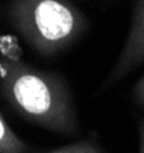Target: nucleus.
Returning a JSON list of instances; mask_svg holds the SVG:
<instances>
[{
    "mask_svg": "<svg viewBox=\"0 0 144 153\" xmlns=\"http://www.w3.org/2000/svg\"><path fill=\"white\" fill-rule=\"evenodd\" d=\"M0 93L30 121L59 132L74 130L76 114L70 86L58 73L5 56L0 59Z\"/></svg>",
    "mask_w": 144,
    "mask_h": 153,
    "instance_id": "f257e3e1",
    "label": "nucleus"
},
{
    "mask_svg": "<svg viewBox=\"0 0 144 153\" xmlns=\"http://www.w3.org/2000/svg\"><path fill=\"white\" fill-rule=\"evenodd\" d=\"M8 18L29 47L43 58L70 49L90 29L73 0H11Z\"/></svg>",
    "mask_w": 144,
    "mask_h": 153,
    "instance_id": "f03ea898",
    "label": "nucleus"
},
{
    "mask_svg": "<svg viewBox=\"0 0 144 153\" xmlns=\"http://www.w3.org/2000/svg\"><path fill=\"white\" fill-rule=\"evenodd\" d=\"M141 64H144V0H137L126 41L100 90L114 86Z\"/></svg>",
    "mask_w": 144,
    "mask_h": 153,
    "instance_id": "7ed1b4c3",
    "label": "nucleus"
},
{
    "mask_svg": "<svg viewBox=\"0 0 144 153\" xmlns=\"http://www.w3.org/2000/svg\"><path fill=\"white\" fill-rule=\"evenodd\" d=\"M24 143L18 140L0 114V153H24Z\"/></svg>",
    "mask_w": 144,
    "mask_h": 153,
    "instance_id": "20e7f679",
    "label": "nucleus"
},
{
    "mask_svg": "<svg viewBox=\"0 0 144 153\" xmlns=\"http://www.w3.org/2000/svg\"><path fill=\"white\" fill-rule=\"evenodd\" d=\"M50 153H97V152L90 144H77V146H71L67 149H59V150L50 152Z\"/></svg>",
    "mask_w": 144,
    "mask_h": 153,
    "instance_id": "39448f33",
    "label": "nucleus"
},
{
    "mask_svg": "<svg viewBox=\"0 0 144 153\" xmlns=\"http://www.w3.org/2000/svg\"><path fill=\"white\" fill-rule=\"evenodd\" d=\"M132 96L135 103L144 106V74L135 82V85L132 86Z\"/></svg>",
    "mask_w": 144,
    "mask_h": 153,
    "instance_id": "423d86ee",
    "label": "nucleus"
},
{
    "mask_svg": "<svg viewBox=\"0 0 144 153\" xmlns=\"http://www.w3.org/2000/svg\"><path fill=\"white\" fill-rule=\"evenodd\" d=\"M141 138H143V152L141 153H144V123L141 126Z\"/></svg>",
    "mask_w": 144,
    "mask_h": 153,
    "instance_id": "0eeeda50",
    "label": "nucleus"
}]
</instances>
